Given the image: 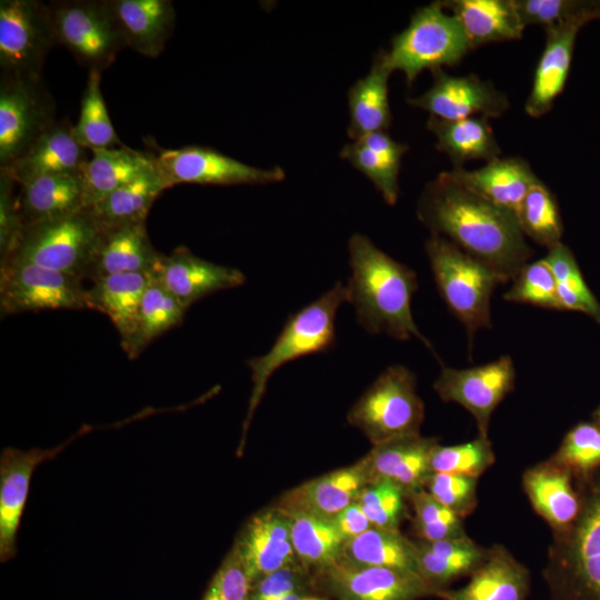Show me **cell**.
Masks as SVG:
<instances>
[{
    "label": "cell",
    "mask_w": 600,
    "mask_h": 600,
    "mask_svg": "<svg viewBox=\"0 0 600 600\" xmlns=\"http://www.w3.org/2000/svg\"><path fill=\"white\" fill-rule=\"evenodd\" d=\"M417 216L431 236L487 266L501 283L511 281L532 257L516 214L464 188L447 171L427 183Z\"/></svg>",
    "instance_id": "cell-1"
},
{
    "label": "cell",
    "mask_w": 600,
    "mask_h": 600,
    "mask_svg": "<svg viewBox=\"0 0 600 600\" xmlns=\"http://www.w3.org/2000/svg\"><path fill=\"white\" fill-rule=\"evenodd\" d=\"M351 274L347 289L359 324L371 334L398 340L417 338L432 350L413 320L411 301L418 290L414 270L380 250L363 234L348 242Z\"/></svg>",
    "instance_id": "cell-2"
},
{
    "label": "cell",
    "mask_w": 600,
    "mask_h": 600,
    "mask_svg": "<svg viewBox=\"0 0 600 600\" xmlns=\"http://www.w3.org/2000/svg\"><path fill=\"white\" fill-rule=\"evenodd\" d=\"M349 301L347 286L336 282L302 309L291 314L278 338L262 356L248 360L251 370L252 390L248 411L242 426L238 454L244 448L247 432L253 414L264 396L269 379L288 362L331 350L336 343V318L339 308Z\"/></svg>",
    "instance_id": "cell-3"
},
{
    "label": "cell",
    "mask_w": 600,
    "mask_h": 600,
    "mask_svg": "<svg viewBox=\"0 0 600 600\" xmlns=\"http://www.w3.org/2000/svg\"><path fill=\"white\" fill-rule=\"evenodd\" d=\"M574 522L553 533L543 578L552 600H600V480L580 499Z\"/></svg>",
    "instance_id": "cell-4"
},
{
    "label": "cell",
    "mask_w": 600,
    "mask_h": 600,
    "mask_svg": "<svg viewBox=\"0 0 600 600\" xmlns=\"http://www.w3.org/2000/svg\"><path fill=\"white\" fill-rule=\"evenodd\" d=\"M424 249L437 288L471 344L479 330L491 327V297L501 282L491 269L444 238L430 236Z\"/></svg>",
    "instance_id": "cell-5"
},
{
    "label": "cell",
    "mask_w": 600,
    "mask_h": 600,
    "mask_svg": "<svg viewBox=\"0 0 600 600\" xmlns=\"http://www.w3.org/2000/svg\"><path fill=\"white\" fill-rule=\"evenodd\" d=\"M423 419L416 376L401 364L388 367L348 412L349 423L373 446L420 434Z\"/></svg>",
    "instance_id": "cell-6"
},
{
    "label": "cell",
    "mask_w": 600,
    "mask_h": 600,
    "mask_svg": "<svg viewBox=\"0 0 600 600\" xmlns=\"http://www.w3.org/2000/svg\"><path fill=\"white\" fill-rule=\"evenodd\" d=\"M469 51L457 18L436 1L416 10L408 27L392 38L386 60L391 71H401L411 86L423 70L453 67Z\"/></svg>",
    "instance_id": "cell-7"
},
{
    "label": "cell",
    "mask_w": 600,
    "mask_h": 600,
    "mask_svg": "<svg viewBox=\"0 0 600 600\" xmlns=\"http://www.w3.org/2000/svg\"><path fill=\"white\" fill-rule=\"evenodd\" d=\"M101 231L88 209L24 226L14 250L6 260H23L84 279Z\"/></svg>",
    "instance_id": "cell-8"
},
{
    "label": "cell",
    "mask_w": 600,
    "mask_h": 600,
    "mask_svg": "<svg viewBox=\"0 0 600 600\" xmlns=\"http://www.w3.org/2000/svg\"><path fill=\"white\" fill-rule=\"evenodd\" d=\"M47 8L57 44L89 71L102 72L127 47L109 0L53 1Z\"/></svg>",
    "instance_id": "cell-9"
},
{
    "label": "cell",
    "mask_w": 600,
    "mask_h": 600,
    "mask_svg": "<svg viewBox=\"0 0 600 600\" xmlns=\"http://www.w3.org/2000/svg\"><path fill=\"white\" fill-rule=\"evenodd\" d=\"M56 44L47 4L34 0L0 1L2 76L40 82L43 62Z\"/></svg>",
    "instance_id": "cell-10"
},
{
    "label": "cell",
    "mask_w": 600,
    "mask_h": 600,
    "mask_svg": "<svg viewBox=\"0 0 600 600\" xmlns=\"http://www.w3.org/2000/svg\"><path fill=\"white\" fill-rule=\"evenodd\" d=\"M79 277L8 259L0 264L2 316L56 309H89Z\"/></svg>",
    "instance_id": "cell-11"
},
{
    "label": "cell",
    "mask_w": 600,
    "mask_h": 600,
    "mask_svg": "<svg viewBox=\"0 0 600 600\" xmlns=\"http://www.w3.org/2000/svg\"><path fill=\"white\" fill-rule=\"evenodd\" d=\"M156 159L157 166L170 188L181 183L267 184L282 181L286 177V172L280 167H253L214 149L200 146L160 149Z\"/></svg>",
    "instance_id": "cell-12"
},
{
    "label": "cell",
    "mask_w": 600,
    "mask_h": 600,
    "mask_svg": "<svg viewBox=\"0 0 600 600\" xmlns=\"http://www.w3.org/2000/svg\"><path fill=\"white\" fill-rule=\"evenodd\" d=\"M516 368L509 356L467 369L443 367L433 389L444 402L463 407L476 420L478 434L488 437L490 419L514 389Z\"/></svg>",
    "instance_id": "cell-13"
},
{
    "label": "cell",
    "mask_w": 600,
    "mask_h": 600,
    "mask_svg": "<svg viewBox=\"0 0 600 600\" xmlns=\"http://www.w3.org/2000/svg\"><path fill=\"white\" fill-rule=\"evenodd\" d=\"M50 102L39 82L1 77L0 167L19 159L53 123Z\"/></svg>",
    "instance_id": "cell-14"
},
{
    "label": "cell",
    "mask_w": 600,
    "mask_h": 600,
    "mask_svg": "<svg viewBox=\"0 0 600 600\" xmlns=\"http://www.w3.org/2000/svg\"><path fill=\"white\" fill-rule=\"evenodd\" d=\"M319 572L323 586L340 600H420L438 597L437 591L416 572L361 566L342 558Z\"/></svg>",
    "instance_id": "cell-15"
},
{
    "label": "cell",
    "mask_w": 600,
    "mask_h": 600,
    "mask_svg": "<svg viewBox=\"0 0 600 600\" xmlns=\"http://www.w3.org/2000/svg\"><path fill=\"white\" fill-rule=\"evenodd\" d=\"M432 86L408 103L442 120L471 117L499 118L509 109L507 96L476 74L451 76L443 69L431 71Z\"/></svg>",
    "instance_id": "cell-16"
},
{
    "label": "cell",
    "mask_w": 600,
    "mask_h": 600,
    "mask_svg": "<svg viewBox=\"0 0 600 600\" xmlns=\"http://www.w3.org/2000/svg\"><path fill=\"white\" fill-rule=\"evenodd\" d=\"M592 20H598V1L589 12L544 30V48L536 66L531 91L524 104L527 114L540 118L552 109L566 87L577 36L580 29Z\"/></svg>",
    "instance_id": "cell-17"
},
{
    "label": "cell",
    "mask_w": 600,
    "mask_h": 600,
    "mask_svg": "<svg viewBox=\"0 0 600 600\" xmlns=\"http://www.w3.org/2000/svg\"><path fill=\"white\" fill-rule=\"evenodd\" d=\"M67 444L54 449L6 448L0 458V559L17 552V533L28 498L31 477L38 466L54 458Z\"/></svg>",
    "instance_id": "cell-18"
},
{
    "label": "cell",
    "mask_w": 600,
    "mask_h": 600,
    "mask_svg": "<svg viewBox=\"0 0 600 600\" xmlns=\"http://www.w3.org/2000/svg\"><path fill=\"white\" fill-rule=\"evenodd\" d=\"M234 547L253 583L298 561L289 518L276 507L252 516L244 524Z\"/></svg>",
    "instance_id": "cell-19"
},
{
    "label": "cell",
    "mask_w": 600,
    "mask_h": 600,
    "mask_svg": "<svg viewBox=\"0 0 600 600\" xmlns=\"http://www.w3.org/2000/svg\"><path fill=\"white\" fill-rule=\"evenodd\" d=\"M154 274L187 309L209 294L238 288L247 280L239 269L204 260L184 247L162 254Z\"/></svg>",
    "instance_id": "cell-20"
},
{
    "label": "cell",
    "mask_w": 600,
    "mask_h": 600,
    "mask_svg": "<svg viewBox=\"0 0 600 600\" xmlns=\"http://www.w3.org/2000/svg\"><path fill=\"white\" fill-rule=\"evenodd\" d=\"M369 483L363 458L349 467L331 470L284 492L276 508L332 519L356 502Z\"/></svg>",
    "instance_id": "cell-21"
},
{
    "label": "cell",
    "mask_w": 600,
    "mask_h": 600,
    "mask_svg": "<svg viewBox=\"0 0 600 600\" xmlns=\"http://www.w3.org/2000/svg\"><path fill=\"white\" fill-rule=\"evenodd\" d=\"M438 439L421 434L373 446L363 457L369 483L387 481L401 489L407 498L424 489L431 472L430 461Z\"/></svg>",
    "instance_id": "cell-22"
},
{
    "label": "cell",
    "mask_w": 600,
    "mask_h": 600,
    "mask_svg": "<svg viewBox=\"0 0 600 600\" xmlns=\"http://www.w3.org/2000/svg\"><path fill=\"white\" fill-rule=\"evenodd\" d=\"M89 157L68 120L53 122L14 162L1 169L14 183L53 174L77 173Z\"/></svg>",
    "instance_id": "cell-23"
},
{
    "label": "cell",
    "mask_w": 600,
    "mask_h": 600,
    "mask_svg": "<svg viewBox=\"0 0 600 600\" xmlns=\"http://www.w3.org/2000/svg\"><path fill=\"white\" fill-rule=\"evenodd\" d=\"M161 258L150 241L146 221L102 229L87 278L154 273Z\"/></svg>",
    "instance_id": "cell-24"
},
{
    "label": "cell",
    "mask_w": 600,
    "mask_h": 600,
    "mask_svg": "<svg viewBox=\"0 0 600 600\" xmlns=\"http://www.w3.org/2000/svg\"><path fill=\"white\" fill-rule=\"evenodd\" d=\"M468 582L439 593L441 600H526L530 591L529 570L500 544L487 550Z\"/></svg>",
    "instance_id": "cell-25"
},
{
    "label": "cell",
    "mask_w": 600,
    "mask_h": 600,
    "mask_svg": "<svg viewBox=\"0 0 600 600\" xmlns=\"http://www.w3.org/2000/svg\"><path fill=\"white\" fill-rule=\"evenodd\" d=\"M458 183L516 214L530 188L540 179L520 157L496 158L479 169L447 171Z\"/></svg>",
    "instance_id": "cell-26"
},
{
    "label": "cell",
    "mask_w": 600,
    "mask_h": 600,
    "mask_svg": "<svg viewBox=\"0 0 600 600\" xmlns=\"http://www.w3.org/2000/svg\"><path fill=\"white\" fill-rule=\"evenodd\" d=\"M572 472L553 459L529 468L522 476L523 490L536 512L553 533L568 529L577 519L581 502L571 483Z\"/></svg>",
    "instance_id": "cell-27"
},
{
    "label": "cell",
    "mask_w": 600,
    "mask_h": 600,
    "mask_svg": "<svg viewBox=\"0 0 600 600\" xmlns=\"http://www.w3.org/2000/svg\"><path fill=\"white\" fill-rule=\"evenodd\" d=\"M127 47L157 58L174 30L176 11L169 0H109Z\"/></svg>",
    "instance_id": "cell-28"
},
{
    "label": "cell",
    "mask_w": 600,
    "mask_h": 600,
    "mask_svg": "<svg viewBox=\"0 0 600 600\" xmlns=\"http://www.w3.org/2000/svg\"><path fill=\"white\" fill-rule=\"evenodd\" d=\"M441 3L457 18L470 50L519 40L526 29L513 0H447Z\"/></svg>",
    "instance_id": "cell-29"
},
{
    "label": "cell",
    "mask_w": 600,
    "mask_h": 600,
    "mask_svg": "<svg viewBox=\"0 0 600 600\" xmlns=\"http://www.w3.org/2000/svg\"><path fill=\"white\" fill-rule=\"evenodd\" d=\"M20 187L17 200L23 227L83 209L82 172L39 177Z\"/></svg>",
    "instance_id": "cell-30"
},
{
    "label": "cell",
    "mask_w": 600,
    "mask_h": 600,
    "mask_svg": "<svg viewBox=\"0 0 600 600\" xmlns=\"http://www.w3.org/2000/svg\"><path fill=\"white\" fill-rule=\"evenodd\" d=\"M414 546L418 572L438 596L457 580L469 577L484 560L488 550L468 534L439 541L418 540Z\"/></svg>",
    "instance_id": "cell-31"
},
{
    "label": "cell",
    "mask_w": 600,
    "mask_h": 600,
    "mask_svg": "<svg viewBox=\"0 0 600 600\" xmlns=\"http://www.w3.org/2000/svg\"><path fill=\"white\" fill-rule=\"evenodd\" d=\"M157 163L156 156L128 147L91 151L82 169L83 209L99 203L114 190L134 180Z\"/></svg>",
    "instance_id": "cell-32"
},
{
    "label": "cell",
    "mask_w": 600,
    "mask_h": 600,
    "mask_svg": "<svg viewBox=\"0 0 600 600\" xmlns=\"http://www.w3.org/2000/svg\"><path fill=\"white\" fill-rule=\"evenodd\" d=\"M392 73L381 50L373 59L370 71L354 82L348 92V134L357 140L373 132H386L391 124L389 77Z\"/></svg>",
    "instance_id": "cell-33"
},
{
    "label": "cell",
    "mask_w": 600,
    "mask_h": 600,
    "mask_svg": "<svg viewBox=\"0 0 600 600\" xmlns=\"http://www.w3.org/2000/svg\"><path fill=\"white\" fill-rule=\"evenodd\" d=\"M154 273H122L92 280L87 289L89 309L98 310L112 321L121 343L132 334L142 298Z\"/></svg>",
    "instance_id": "cell-34"
},
{
    "label": "cell",
    "mask_w": 600,
    "mask_h": 600,
    "mask_svg": "<svg viewBox=\"0 0 600 600\" xmlns=\"http://www.w3.org/2000/svg\"><path fill=\"white\" fill-rule=\"evenodd\" d=\"M427 128L437 139L436 148L450 158L453 168H463L470 160L489 162L501 156V149L487 118L471 117L449 121L430 117Z\"/></svg>",
    "instance_id": "cell-35"
},
{
    "label": "cell",
    "mask_w": 600,
    "mask_h": 600,
    "mask_svg": "<svg viewBox=\"0 0 600 600\" xmlns=\"http://www.w3.org/2000/svg\"><path fill=\"white\" fill-rule=\"evenodd\" d=\"M169 188L156 163L153 168L114 190L88 210L101 229L147 221L151 206L160 193Z\"/></svg>",
    "instance_id": "cell-36"
},
{
    "label": "cell",
    "mask_w": 600,
    "mask_h": 600,
    "mask_svg": "<svg viewBox=\"0 0 600 600\" xmlns=\"http://www.w3.org/2000/svg\"><path fill=\"white\" fill-rule=\"evenodd\" d=\"M341 558L356 564L393 568L419 574L414 541L400 531L372 527L347 540Z\"/></svg>",
    "instance_id": "cell-37"
},
{
    "label": "cell",
    "mask_w": 600,
    "mask_h": 600,
    "mask_svg": "<svg viewBox=\"0 0 600 600\" xmlns=\"http://www.w3.org/2000/svg\"><path fill=\"white\" fill-rule=\"evenodd\" d=\"M286 513L296 557L303 568L321 571L341 558L346 540L331 519L300 511Z\"/></svg>",
    "instance_id": "cell-38"
},
{
    "label": "cell",
    "mask_w": 600,
    "mask_h": 600,
    "mask_svg": "<svg viewBox=\"0 0 600 600\" xmlns=\"http://www.w3.org/2000/svg\"><path fill=\"white\" fill-rule=\"evenodd\" d=\"M186 311L154 274L142 298L134 330L122 348L130 358L138 357L156 338L180 324Z\"/></svg>",
    "instance_id": "cell-39"
},
{
    "label": "cell",
    "mask_w": 600,
    "mask_h": 600,
    "mask_svg": "<svg viewBox=\"0 0 600 600\" xmlns=\"http://www.w3.org/2000/svg\"><path fill=\"white\" fill-rule=\"evenodd\" d=\"M543 260L553 273L561 310L584 313L600 323V303L587 286L571 250L560 242L548 249Z\"/></svg>",
    "instance_id": "cell-40"
},
{
    "label": "cell",
    "mask_w": 600,
    "mask_h": 600,
    "mask_svg": "<svg viewBox=\"0 0 600 600\" xmlns=\"http://www.w3.org/2000/svg\"><path fill=\"white\" fill-rule=\"evenodd\" d=\"M524 237L548 249L561 242L563 224L558 202L550 189L537 181L516 212Z\"/></svg>",
    "instance_id": "cell-41"
},
{
    "label": "cell",
    "mask_w": 600,
    "mask_h": 600,
    "mask_svg": "<svg viewBox=\"0 0 600 600\" xmlns=\"http://www.w3.org/2000/svg\"><path fill=\"white\" fill-rule=\"evenodd\" d=\"M100 84L101 72L89 71L79 119L73 126L78 143L90 151L121 144L108 114Z\"/></svg>",
    "instance_id": "cell-42"
},
{
    "label": "cell",
    "mask_w": 600,
    "mask_h": 600,
    "mask_svg": "<svg viewBox=\"0 0 600 600\" xmlns=\"http://www.w3.org/2000/svg\"><path fill=\"white\" fill-rule=\"evenodd\" d=\"M413 510V531L418 540L439 541L467 536L462 518L434 499L426 489L408 498Z\"/></svg>",
    "instance_id": "cell-43"
},
{
    "label": "cell",
    "mask_w": 600,
    "mask_h": 600,
    "mask_svg": "<svg viewBox=\"0 0 600 600\" xmlns=\"http://www.w3.org/2000/svg\"><path fill=\"white\" fill-rule=\"evenodd\" d=\"M496 460L489 437L479 436L456 446H440L432 451L431 472H447L479 478Z\"/></svg>",
    "instance_id": "cell-44"
},
{
    "label": "cell",
    "mask_w": 600,
    "mask_h": 600,
    "mask_svg": "<svg viewBox=\"0 0 600 600\" xmlns=\"http://www.w3.org/2000/svg\"><path fill=\"white\" fill-rule=\"evenodd\" d=\"M340 156L373 183L389 206L398 201L401 160L382 156L357 140L344 144Z\"/></svg>",
    "instance_id": "cell-45"
},
{
    "label": "cell",
    "mask_w": 600,
    "mask_h": 600,
    "mask_svg": "<svg viewBox=\"0 0 600 600\" xmlns=\"http://www.w3.org/2000/svg\"><path fill=\"white\" fill-rule=\"evenodd\" d=\"M511 281L504 300L561 310L553 273L543 259L524 264Z\"/></svg>",
    "instance_id": "cell-46"
},
{
    "label": "cell",
    "mask_w": 600,
    "mask_h": 600,
    "mask_svg": "<svg viewBox=\"0 0 600 600\" xmlns=\"http://www.w3.org/2000/svg\"><path fill=\"white\" fill-rule=\"evenodd\" d=\"M404 492L397 486L378 481L368 483L357 502L360 504L372 527L399 531L406 514Z\"/></svg>",
    "instance_id": "cell-47"
},
{
    "label": "cell",
    "mask_w": 600,
    "mask_h": 600,
    "mask_svg": "<svg viewBox=\"0 0 600 600\" xmlns=\"http://www.w3.org/2000/svg\"><path fill=\"white\" fill-rule=\"evenodd\" d=\"M551 459L582 474L600 467V424L581 422L573 427Z\"/></svg>",
    "instance_id": "cell-48"
},
{
    "label": "cell",
    "mask_w": 600,
    "mask_h": 600,
    "mask_svg": "<svg viewBox=\"0 0 600 600\" xmlns=\"http://www.w3.org/2000/svg\"><path fill=\"white\" fill-rule=\"evenodd\" d=\"M477 484L478 478L470 476L433 472L429 476L424 489L440 503L464 518L478 504Z\"/></svg>",
    "instance_id": "cell-49"
},
{
    "label": "cell",
    "mask_w": 600,
    "mask_h": 600,
    "mask_svg": "<svg viewBox=\"0 0 600 600\" xmlns=\"http://www.w3.org/2000/svg\"><path fill=\"white\" fill-rule=\"evenodd\" d=\"M596 1L586 0H513L522 24L544 30L589 12Z\"/></svg>",
    "instance_id": "cell-50"
},
{
    "label": "cell",
    "mask_w": 600,
    "mask_h": 600,
    "mask_svg": "<svg viewBox=\"0 0 600 600\" xmlns=\"http://www.w3.org/2000/svg\"><path fill=\"white\" fill-rule=\"evenodd\" d=\"M252 587L253 581L233 546L212 577L201 600H249Z\"/></svg>",
    "instance_id": "cell-51"
},
{
    "label": "cell",
    "mask_w": 600,
    "mask_h": 600,
    "mask_svg": "<svg viewBox=\"0 0 600 600\" xmlns=\"http://www.w3.org/2000/svg\"><path fill=\"white\" fill-rule=\"evenodd\" d=\"M306 578L307 569L297 561L257 580L249 600H301Z\"/></svg>",
    "instance_id": "cell-52"
},
{
    "label": "cell",
    "mask_w": 600,
    "mask_h": 600,
    "mask_svg": "<svg viewBox=\"0 0 600 600\" xmlns=\"http://www.w3.org/2000/svg\"><path fill=\"white\" fill-rule=\"evenodd\" d=\"M14 182L0 174V257L6 260L14 250L23 229L18 200L13 196Z\"/></svg>",
    "instance_id": "cell-53"
},
{
    "label": "cell",
    "mask_w": 600,
    "mask_h": 600,
    "mask_svg": "<svg viewBox=\"0 0 600 600\" xmlns=\"http://www.w3.org/2000/svg\"><path fill=\"white\" fill-rule=\"evenodd\" d=\"M331 520L346 541L372 528L370 520L357 501L344 508Z\"/></svg>",
    "instance_id": "cell-54"
},
{
    "label": "cell",
    "mask_w": 600,
    "mask_h": 600,
    "mask_svg": "<svg viewBox=\"0 0 600 600\" xmlns=\"http://www.w3.org/2000/svg\"><path fill=\"white\" fill-rule=\"evenodd\" d=\"M596 417H597L598 423L600 424V407L598 408L596 412Z\"/></svg>",
    "instance_id": "cell-55"
},
{
    "label": "cell",
    "mask_w": 600,
    "mask_h": 600,
    "mask_svg": "<svg viewBox=\"0 0 600 600\" xmlns=\"http://www.w3.org/2000/svg\"><path fill=\"white\" fill-rule=\"evenodd\" d=\"M301 600H321L319 598H312V597H304Z\"/></svg>",
    "instance_id": "cell-56"
},
{
    "label": "cell",
    "mask_w": 600,
    "mask_h": 600,
    "mask_svg": "<svg viewBox=\"0 0 600 600\" xmlns=\"http://www.w3.org/2000/svg\"><path fill=\"white\" fill-rule=\"evenodd\" d=\"M598 20H600V1H598Z\"/></svg>",
    "instance_id": "cell-57"
}]
</instances>
